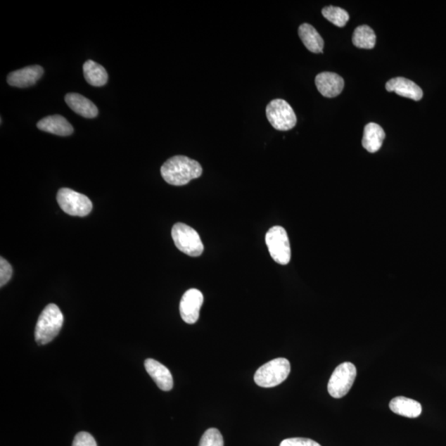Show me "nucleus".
<instances>
[{"label": "nucleus", "instance_id": "13", "mask_svg": "<svg viewBox=\"0 0 446 446\" xmlns=\"http://www.w3.org/2000/svg\"><path fill=\"white\" fill-rule=\"evenodd\" d=\"M145 369L149 376L161 390L167 392L172 390L174 386V381L172 373L165 367L164 364L156 362L153 359L145 360Z\"/></svg>", "mask_w": 446, "mask_h": 446}, {"label": "nucleus", "instance_id": "6", "mask_svg": "<svg viewBox=\"0 0 446 446\" xmlns=\"http://www.w3.org/2000/svg\"><path fill=\"white\" fill-rule=\"evenodd\" d=\"M265 243L272 257L275 262L286 265L291 260V248L286 229L275 226L270 229L265 236Z\"/></svg>", "mask_w": 446, "mask_h": 446}, {"label": "nucleus", "instance_id": "21", "mask_svg": "<svg viewBox=\"0 0 446 446\" xmlns=\"http://www.w3.org/2000/svg\"><path fill=\"white\" fill-rule=\"evenodd\" d=\"M321 13L327 20L339 27H345L350 20L349 13L339 7H326L322 9Z\"/></svg>", "mask_w": 446, "mask_h": 446}, {"label": "nucleus", "instance_id": "5", "mask_svg": "<svg viewBox=\"0 0 446 446\" xmlns=\"http://www.w3.org/2000/svg\"><path fill=\"white\" fill-rule=\"evenodd\" d=\"M267 117L270 125L278 131L291 130L297 125V117L291 104L281 98L268 103Z\"/></svg>", "mask_w": 446, "mask_h": 446}, {"label": "nucleus", "instance_id": "22", "mask_svg": "<svg viewBox=\"0 0 446 446\" xmlns=\"http://www.w3.org/2000/svg\"><path fill=\"white\" fill-rule=\"evenodd\" d=\"M198 446H224V441L219 431L210 428L203 435Z\"/></svg>", "mask_w": 446, "mask_h": 446}, {"label": "nucleus", "instance_id": "18", "mask_svg": "<svg viewBox=\"0 0 446 446\" xmlns=\"http://www.w3.org/2000/svg\"><path fill=\"white\" fill-rule=\"evenodd\" d=\"M298 35L308 51L316 54L324 52V41L312 25L303 23L298 28Z\"/></svg>", "mask_w": 446, "mask_h": 446}, {"label": "nucleus", "instance_id": "16", "mask_svg": "<svg viewBox=\"0 0 446 446\" xmlns=\"http://www.w3.org/2000/svg\"><path fill=\"white\" fill-rule=\"evenodd\" d=\"M386 132L383 128L374 122H369L365 126L362 139V146L369 153H376L381 150Z\"/></svg>", "mask_w": 446, "mask_h": 446}, {"label": "nucleus", "instance_id": "23", "mask_svg": "<svg viewBox=\"0 0 446 446\" xmlns=\"http://www.w3.org/2000/svg\"><path fill=\"white\" fill-rule=\"evenodd\" d=\"M13 269L6 259L0 258V286L3 287L11 281Z\"/></svg>", "mask_w": 446, "mask_h": 446}, {"label": "nucleus", "instance_id": "12", "mask_svg": "<svg viewBox=\"0 0 446 446\" xmlns=\"http://www.w3.org/2000/svg\"><path fill=\"white\" fill-rule=\"evenodd\" d=\"M388 92H395L401 97L419 101L423 97V91L414 82L403 77H397L388 80L386 84Z\"/></svg>", "mask_w": 446, "mask_h": 446}, {"label": "nucleus", "instance_id": "20", "mask_svg": "<svg viewBox=\"0 0 446 446\" xmlns=\"http://www.w3.org/2000/svg\"><path fill=\"white\" fill-rule=\"evenodd\" d=\"M352 42L358 49H373L376 44V33L367 25L359 26L354 32Z\"/></svg>", "mask_w": 446, "mask_h": 446}, {"label": "nucleus", "instance_id": "24", "mask_svg": "<svg viewBox=\"0 0 446 446\" xmlns=\"http://www.w3.org/2000/svg\"><path fill=\"white\" fill-rule=\"evenodd\" d=\"M72 446H98L96 440H94L92 435L85 431L78 433L75 436Z\"/></svg>", "mask_w": 446, "mask_h": 446}, {"label": "nucleus", "instance_id": "10", "mask_svg": "<svg viewBox=\"0 0 446 446\" xmlns=\"http://www.w3.org/2000/svg\"><path fill=\"white\" fill-rule=\"evenodd\" d=\"M315 84L321 96L326 98L338 96L345 87L343 78L332 72H322L317 75Z\"/></svg>", "mask_w": 446, "mask_h": 446}, {"label": "nucleus", "instance_id": "14", "mask_svg": "<svg viewBox=\"0 0 446 446\" xmlns=\"http://www.w3.org/2000/svg\"><path fill=\"white\" fill-rule=\"evenodd\" d=\"M39 130L60 136L73 134L74 128L65 118L60 115H51L42 118L37 125Z\"/></svg>", "mask_w": 446, "mask_h": 446}, {"label": "nucleus", "instance_id": "25", "mask_svg": "<svg viewBox=\"0 0 446 446\" xmlns=\"http://www.w3.org/2000/svg\"><path fill=\"white\" fill-rule=\"evenodd\" d=\"M279 446H321L316 441L307 438H288L283 440Z\"/></svg>", "mask_w": 446, "mask_h": 446}, {"label": "nucleus", "instance_id": "4", "mask_svg": "<svg viewBox=\"0 0 446 446\" xmlns=\"http://www.w3.org/2000/svg\"><path fill=\"white\" fill-rule=\"evenodd\" d=\"M172 236L175 246L183 253L198 257L203 253V244L198 232L192 227L179 222L174 224Z\"/></svg>", "mask_w": 446, "mask_h": 446}, {"label": "nucleus", "instance_id": "8", "mask_svg": "<svg viewBox=\"0 0 446 446\" xmlns=\"http://www.w3.org/2000/svg\"><path fill=\"white\" fill-rule=\"evenodd\" d=\"M56 199L61 210L70 216L85 217L92 211L93 204L90 199L73 189H60Z\"/></svg>", "mask_w": 446, "mask_h": 446}, {"label": "nucleus", "instance_id": "15", "mask_svg": "<svg viewBox=\"0 0 446 446\" xmlns=\"http://www.w3.org/2000/svg\"><path fill=\"white\" fill-rule=\"evenodd\" d=\"M65 103L77 115L87 118L97 117L98 111L96 104L89 99L77 93L68 94L65 98Z\"/></svg>", "mask_w": 446, "mask_h": 446}, {"label": "nucleus", "instance_id": "7", "mask_svg": "<svg viewBox=\"0 0 446 446\" xmlns=\"http://www.w3.org/2000/svg\"><path fill=\"white\" fill-rule=\"evenodd\" d=\"M357 370L350 362L338 365L332 373L327 390L334 398H341L348 395L357 378Z\"/></svg>", "mask_w": 446, "mask_h": 446}, {"label": "nucleus", "instance_id": "3", "mask_svg": "<svg viewBox=\"0 0 446 446\" xmlns=\"http://www.w3.org/2000/svg\"><path fill=\"white\" fill-rule=\"evenodd\" d=\"M291 363L286 358L270 360L255 372L254 381L258 386L273 388L283 383L291 374Z\"/></svg>", "mask_w": 446, "mask_h": 446}, {"label": "nucleus", "instance_id": "19", "mask_svg": "<svg viewBox=\"0 0 446 446\" xmlns=\"http://www.w3.org/2000/svg\"><path fill=\"white\" fill-rule=\"evenodd\" d=\"M84 75L87 82L93 87H101L108 82L107 71L102 65L92 60H89L83 66Z\"/></svg>", "mask_w": 446, "mask_h": 446}, {"label": "nucleus", "instance_id": "9", "mask_svg": "<svg viewBox=\"0 0 446 446\" xmlns=\"http://www.w3.org/2000/svg\"><path fill=\"white\" fill-rule=\"evenodd\" d=\"M203 303V293L196 288L185 292L179 305L180 316L188 324H196Z\"/></svg>", "mask_w": 446, "mask_h": 446}, {"label": "nucleus", "instance_id": "1", "mask_svg": "<svg viewBox=\"0 0 446 446\" xmlns=\"http://www.w3.org/2000/svg\"><path fill=\"white\" fill-rule=\"evenodd\" d=\"M160 173L168 184L182 186L200 177L203 168L196 160L184 155H175L161 166Z\"/></svg>", "mask_w": 446, "mask_h": 446}, {"label": "nucleus", "instance_id": "11", "mask_svg": "<svg viewBox=\"0 0 446 446\" xmlns=\"http://www.w3.org/2000/svg\"><path fill=\"white\" fill-rule=\"evenodd\" d=\"M44 73V70L40 65L27 66L9 74L7 82L13 87L27 88L35 84Z\"/></svg>", "mask_w": 446, "mask_h": 446}, {"label": "nucleus", "instance_id": "17", "mask_svg": "<svg viewBox=\"0 0 446 446\" xmlns=\"http://www.w3.org/2000/svg\"><path fill=\"white\" fill-rule=\"evenodd\" d=\"M389 407L392 412L397 415L416 419L422 412L420 402L405 397H397L389 402Z\"/></svg>", "mask_w": 446, "mask_h": 446}, {"label": "nucleus", "instance_id": "2", "mask_svg": "<svg viewBox=\"0 0 446 446\" xmlns=\"http://www.w3.org/2000/svg\"><path fill=\"white\" fill-rule=\"evenodd\" d=\"M64 316L58 306L51 303L47 305L37 320L35 329V340L44 345L51 343L58 336L63 329Z\"/></svg>", "mask_w": 446, "mask_h": 446}]
</instances>
